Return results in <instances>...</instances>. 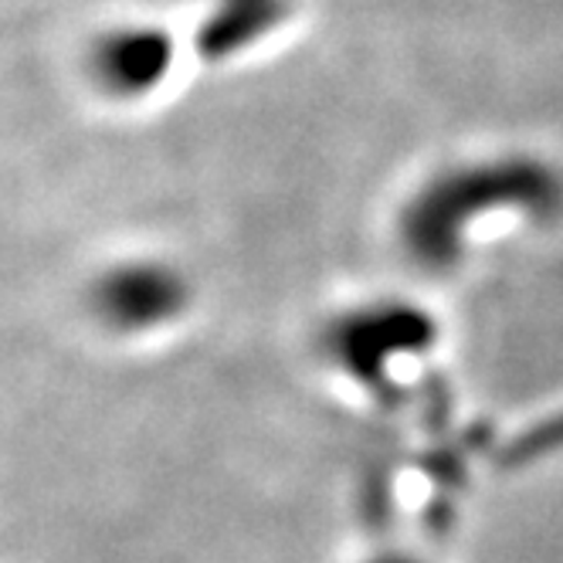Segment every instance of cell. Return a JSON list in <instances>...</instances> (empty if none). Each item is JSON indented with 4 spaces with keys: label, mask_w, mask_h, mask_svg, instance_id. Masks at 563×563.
Returning a JSON list of instances; mask_svg holds the SVG:
<instances>
[]
</instances>
